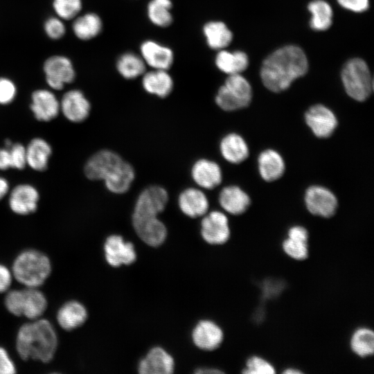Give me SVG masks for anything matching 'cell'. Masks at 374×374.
<instances>
[{
	"mask_svg": "<svg viewBox=\"0 0 374 374\" xmlns=\"http://www.w3.org/2000/svg\"><path fill=\"white\" fill-rule=\"evenodd\" d=\"M170 0H151L147 7V14L150 21L155 26L167 27L172 21Z\"/></svg>",
	"mask_w": 374,
	"mask_h": 374,
	"instance_id": "34",
	"label": "cell"
},
{
	"mask_svg": "<svg viewBox=\"0 0 374 374\" xmlns=\"http://www.w3.org/2000/svg\"><path fill=\"white\" fill-rule=\"evenodd\" d=\"M12 143H13V141L8 138L4 140V147L6 148H10Z\"/></svg>",
	"mask_w": 374,
	"mask_h": 374,
	"instance_id": "50",
	"label": "cell"
},
{
	"mask_svg": "<svg viewBox=\"0 0 374 374\" xmlns=\"http://www.w3.org/2000/svg\"><path fill=\"white\" fill-rule=\"evenodd\" d=\"M8 148L11 157L12 169L22 170L26 168V146L20 142H13Z\"/></svg>",
	"mask_w": 374,
	"mask_h": 374,
	"instance_id": "41",
	"label": "cell"
},
{
	"mask_svg": "<svg viewBox=\"0 0 374 374\" xmlns=\"http://www.w3.org/2000/svg\"><path fill=\"white\" fill-rule=\"evenodd\" d=\"M201 235L204 241L210 244L226 243L231 235L227 216L218 211L206 213L201 222Z\"/></svg>",
	"mask_w": 374,
	"mask_h": 374,
	"instance_id": "12",
	"label": "cell"
},
{
	"mask_svg": "<svg viewBox=\"0 0 374 374\" xmlns=\"http://www.w3.org/2000/svg\"><path fill=\"white\" fill-rule=\"evenodd\" d=\"M203 33L208 46L216 50L224 49L231 43L233 37L232 33L226 25L217 21L204 24Z\"/></svg>",
	"mask_w": 374,
	"mask_h": 374,
	"instance_id": "30",
	"label": "cell"
},
{
	"mask_svg": "<svg viewBox=\"0 0 374 374\" xmlns=\"http://www.w3.org/2000/svg\"><path fill=\"white\" fill-rule=\"evenodd\" d=\"M87 318L85 307L77 301L65 303L58 310L57 321L65 330H72L82 326Z\"/></svg>",
	"mask_w": 374,
	"mask_h": 374,
	"instance_id": "26",
	"label": "cell"
},
{
	"mask_svg": "<svg viewBox=\"0 0 374 374\" xmlns=\"http://www.w3.org/2000/svg\"><path fill=\"white\" fill-rule=\"evenodd\" d=\"M242 373L246 374H274V366L267 360L259 356H252L246 362Z\"/></svg>",
	"mask_w": 374,
	"mask_h": 374,
	"instance_id": "39",
	"label": "cell"
},
{
	"mask_svg": "<svg viewBox=\"0 0 374 374\" xmlns=\"http://www.w3.org/2000/svg\"><path fill=\"white\" fill-rule=\"evenodd\" d=\"M220 152L228 162L240 163L249 155V148L244 139L235 133H231L221 140Z\"/></svg>",
	"mask_w": 374,
	"mask_h": 374,
	"instance_id": "28",
	"label": "cell"
},
{
	"mask_svg": "<svg viewBox=\"0 0 374 374\" xmlns=\"http://www.w3.org/2000/svg\"><path fill=\"white\" fill-rule=\"evenodd\" d=\"M173 80L166 70L152 69L143 75L142 85L148 93L160 98L167 97L172 91Z\"/></svg>",
	"mask_w": 374,
	"mask_h": 374,
	"instance_id": "25",
	"label": "cell"
},
{
	"mask_svg": "<svg viewBox=\"0 0 374 374\" xmlns=\"http://www.w3.org/2000/svg\"><path fill=\"white\" fill-rule=\"evenodd\" d=\"M178 205L184 214L195 218L204 216L207 213L209 203L202 190L196 188H188L180 193Z\"/></svg>",
	"mask_w": 374,
	"mask_h": 374,
	"instance_id": "21",
	"label": "cell"
},
{
	"mask_svg": "<svg viewBox=\"0 0 374 374\" xmlns=\"http://www.w3.org/2000/svg\"><path fill=\"white\" fill-rule=\"evenodd\" d=\"M45 35L51 40H59L64 37L66 27L64 21L56 15L47 17L43 24Z\"/></svg>",
	"mask_w": 374,
	"mask_h": 374,
	"instance_id": "38",
	"label": "cell"
},
{
	"mask_svg": "<svg viewBox=\"0 0 374 374\" xmlns=\"http://www.w3.org/2000/svg\"><path fill=\"white\" fill-rule=\"evenodd\" d=\"M215 62L217 67L228 75L240 74L247 69L249 63L244 52H230L224 49L217 53Z\"/></svg>",
	"mask_w": 374,
	"mask_h": 374,
	"instance_id": "29",
	"label": "cell"
},
{
	"mask_svg": "<svg viewBox=\"0 0 374 374\" xmlns=\"http://www.w3.org/2000/svg\"><path fill=\"white\" fill-rule=\"evenodd\" d=\"M91 105L84 93L78 89L65 91L60 98V114L71 123H81L90 115Z\"/></svg>",
	"mask_w": 374,
	"mask_h": 374,
	"instance_id": "11",
	"label": "cell"
},
{
	"mask_svg": "<svg viewBox=\"0 0 374 374\" xmlns=\"http://www.w3.org/2000/svg\"><path fill=\"white\" fill-rule=\"evenodd\" d=\"M51 271L49 258L43 253L29 249L15 258L12 274L15 279L27 287H37L47 279Z\"/></svg>",
	"mask_w": 374,
	"mask_h": 374,
	"instance_id": "4",
	"label": "cell"
},
{
	"mask_svg": "<svg viewBox=\"0 0 374 374\" xmlns=\"http://www.w3.org/2000/svg\"><path fill=\"white\" fill-rule=\"evenodd\" d=\"M7 197L10 210L16 215L26 216L37 211L40 193L35 185L24 182L10 188Z\"/></svg>",
	"mask_w": 374,
	"mask_h": 374,
	"instance_id": "9",
	"label": "cell"
},
{
	"mask_svg": "<svg viewBox=\"0 0 374 374\" xmlns=\"http://www.w3.org/2000/svg\"><path fill=\"white\" fill-rule=\"evenodd\" d=\"M168 201L167 190L159 186H150L137 197L132 214V225L138 236L152 247L161 245L167 236L165 224L158 215Z\"/></svg>",
	"mask_w": 374,
	"mask_h": 374,
	"instance_id": "1",
	"label": "cell"
},
{
	"mask_svg": "<svg viewBox=\"0 0 374 374\" xmlns=\"http://www.w3.org/2000/svg\"><path fill=\"white\" fill-rule=\"evenodd\" d=\"M42 70L48 87L53 91H61L74 82L76 72L71 60L64 55L55 54L44 62Z\"/></svg>",
	"mask_w": 374,
	"mask_h": 374,
	"instance_id": "8",
	"label": "cell"
},
{
	"mask_svg": "<svg viewBox=\"0 0 374 374\" xmlns=\"http://www.w3.org/2000/svg\"><path fill=\"white\" fill-rule=\"evenodd\" d=\"M352 351L358 357H367L374 352V332L366 327L356 329L350 339Z\"/></svg>",
	"mask_w": 374,
	"mask_h": 374,
	"instance_id": "32",
	"label": "cell"
},
{
	"mask_svg": "<svg viewBox=\"0 0 374 374\" xmlns=\"http://www.w3.org/2000/svg\"><path fill=\"white\" fill-rule=\"evenodd\" d=\"M192 339L195 345L204 350L217 348L224 339L222 328L210 320L200 321L194 328Z\"/></svg>",
	"mask_w": 374,
	"mask_h": 374,
	"instance_id": "19",
	"label": "cell"
},
{
	"mask_svg": "<svg viewBox=\"0 0 374 374\" xmlns=\"http://www.w3.org/2000/svg\"><path fill=\"white\" fill-rule=\"evenodd\" d=\"M104 251L107 262L112 267L130 265L136 258L133 244L125 242L119 235H112L106 239Z\"/></svg>",
	"mask_w": 374,
	"mask_h": 374,
	"instance_id": "15",
	"label": "cell"
},
{
	"mask_svg": "<svg viewBox=\"0 0 374 374\" xmlns=\"http://www.w3.org/2000/svg\"><path fill=\"white\" fill-rule=\"evenodd\" d=\"M283 373L286 374H298L301 373L302 371L295 368H289L285 369Z\"/></svg>",
	"mask_w": 374,
	"mask_h": 374,
	"instance_id": "49",
	"label": "cell"
},
{
	"mask_svg": "<svg viewBox=\"0 0 374 374\" xmlns=\"http://www.w3.org/2000/svg\"><path fill=\"white\" fill-rule=\"evenodd\" d=\"M308 210L314 215L330 217L337 208L336 196L328 188L321 186L309 187L305 194Z\"/></svg>",
	"mask_w": 374,
	"mask_h": 374,
	"instance_id": "13",
	"label": "cell"
},
{
	"mask_svg": "<svg viewBox=\"0 0 374 374\" xmlns=\"http://www.w3.org/2000/svg\"><path fill=\"white\" fill-rule=\"evenodd\" d=\"M252 89L249 82L240 74L229 75L215 96V103L222 109L231 112L249 105Z\"/></svg>",
	"mask_w": 374,
	"mask_h": 374,
	"instance_id": "6",
	"label": "cell"
},
{
	"mask_svg": "<svg viewBox=\"0 0 374 374\" xmlns=\"http://www.w3.org/2000/svg\"><path fill=\"white\" fill-rule=\"evenodd\" d=\"M344 8L354 12H363L368 8V0H337Z\"/></svg>",
	"mask_w": 374,
	"mask_h": 374,
	"instance_id": "44",
	"label": "cell"
},
{
	"mask_svg": "<svg viewBox=\"0 0 374 374\" xmlns=\"http://www.w3.org/2000/svg\"><path fill=\"white\" fill-rule=\"evenodd\" d=\"M29 109L36 121L49 123L60 115V98L49 88L35 89L30 94Z\"/></svg>",
	"mask_w": 374,
	"mask_h": 374,
	"instance_id": "10",
	"label": "cell"
},
{
	"mask_svg": "<svg viewBox=\"0 0 374 374\" xmlns=\"http://www.w3.org/2000/svg\"><path fill=\"white\" fill-rule=\"evenodd\" d=\"M22 291V315L31 320L39 319L47 308L44 294L36 287H27Z\"/></svg>",
	"mask_w": 374,
	"mask_h": 374,
	"instance_id": "31",
	"label": "cell"
},
{
	"mask_svg": "<svg viewBox=\"0 0 374 374\" xmlns=\"http://www.w3.org/2000/svg\"><path fill=\"white\" fill-rule=\"evenodd\" d=\"M125 160L116 152L103 149L93 154L85 162L83 171L91 181H106L114 177Z\"/></svg>",
	"mask_w": 374,
	"mask_h": 374,
	"instance_id": "7",
	"label": "cell"
},
{
	"mask_svg": "<svg viewBox=\"0 0 374 374\" xmlns=\"http://www.w3.org/2000/svg\"><path fill=\"white\" fill-rule=\"evenodd\" d=\"M193 181L204 189H213L220 184L222 174L220 167L213 161L201 159L197 160L191 169Z\"/></svg>",
	"mask_w": 374,
	"mask_h": 374,
	"instance_id": "20",
	"label": "cell"
},
{
	"mask_svg": "<svg viewBox=\"0 0 374 374\" xmlns=\"http://www.w3.org/2000/svg\"><path fill=\"white\" fill-rule=\"evenodd\" d=\"M12 282V274L3 265L0 264V293L8 290Z\"/></svg>",
	"mask_w": 374,
	"mask_h": 374,
	"instance_id": "45",
	"label": "cell"
},
{
	"mask_svg": "<svg viewBox=\"0 0 374 374\" xmlns=\"http://www.w3.org/2000/svg\"><path fill=\"white\" fill-rule=\"evenodd\" d=\"M23 291L14 290L10 291L5 298L6 309L15 316H22Z\"/></svg>",
	"mask_w": 374,
	"mask_h": 374,
	"instance_id": "42",
	"label": "cell"
},
{
	"mask_svg": "<svg viewBox=\"0 0 374 374\" xmlns=\"http://www.w3.org/2000/svg\"><path fill=\"white\" fill-rule=\"evenodd\" d=\"M140 51L145 64L152 69L168 71L173 64V51L154 40L143 42L140 46Z\"/></svg>",
	"mask_w": 374,
	"mask_h": 374,
	"instance_id": "17",
	"label": "cell"
},
{
	"mask_svg": "<svg viewBox=\"0 0 374 374\" xmlns=\"http://www.w3.org/2000/svg\"><path fill=\"white\" fill-rule=\"evenodd\" d=\"M145 66L141 56L130 52L121 55L116 62V69L120 75L128 80L143 75Z\"/></svg>",
	"mask_w": 374,
	"mask_h": 374,
	"instance_id": "33",
	"label": "cell"
},
{
	"mask_svg": "<svg viewBox=\"0 0 374 374\" xmlns=\"http://www.w3.org/2000/svg\"><path fill=\"white\" fill-rule=\"evenodd\" d=\"M55 15L62 20L72 21L82 9V0H52Z\"/></svg>",
	"mask_w": 374,
	"mask_h": 374,
	"instance_id": "37",
	"label": "cell"
},
{
	"mask_svg": "<svg viewBox=\"0 0 374 374\" xmlns=\"http://www.w3.org/2000/svg\"><path fill=\"white\" fill-rule=\"evenodd\" d=\"M134 177V168L124 161L118 173L112 179L104 181V183L109 191L115 194H123L130 189Z\"/></svg>",
	"mask_w": 374,
	"mask_h": 374,
	"instance_id": "35",
	"label": "cell"
},
{
	"mask_svg": "<svg viewBox=\"0 0 374 374\" xmlns=\"http://www.w3.org/2000/svg\"><path fill=\"white\" fill-rule=\"evenodd\" d=\"M10 189V184L8 179L0 175V201L7 197Z\"/></svg>",
	"mask_w": 374,
	"mask_h": 374,
	"instance_id": "47",
	"label": "cell"
},
{
	"mask_svg": "<svg viewBox=\"0 0 374 374\" xmlns=\"http://www.w3.org/2000/svg\"><path fill=\"white\" fill-rule=\"evenodd\" d=\"M71 30L78 39L91 40L97 37L103 30V21L95 12L79 14L72 20Z\"/></svg>",
	"mask_w": 374,
	"mask_h": 374,
	"instance_id": "23",
	"label": "cell"
},
{
	"mask_svg": "<svg viewBox=\"0 0 374 374\" xmlns=\"http://www.w3.org/2000/svg\"><path fill=\"white\" fill-rule=\"evenodd\" d=\"M57 347L55 328L46 319H37L24 323L19 329L16 348L24 360H39L49 362Z\"/></svg>",
	"mask_w": 374,
	"mask_h": 374,
	"instance_id": "3",
	"label": "cell"
},
{
	"mask_svg": "<svg viewBox=\"0 0 374 374\" xmlns=\"http://www.w3.org/2000/svg\"><path fill=\"white\" fill-rule=\"evenodd\" d=\"M341 78L346 93L355 100H365L373 91V84L369 69L359 58L352 59L346 63Z\"/></svg>",
	"mask_w": 374,
	"mask_h": 374,
	"instance_id": "5",
	"label": "cell"
},
{
	"mask_svg": "<svg viewBox=\"0 0 374 374\" xmlns=\"http://www.w3.org/2000/svg\"><path fill=\"white\" fill-rule=\"evenodd\" d=\"M219 202L225 211L237 215L247 211L251 201L249 195L240 187L229 186L221 190Z\"/></svg>",
	"mask_w": 374,
	"mask_h": 374,
	"instance_id": "24",
	"label": "cell"
},
{
	"mask_svg": "<svg viewBox=\"0 0 374 374\" xmlns=\"http://www.w3.org/2000/svg\"><path fill=\"white\" fill-rule=\"evenodd\" d=\"M25 146L26 167L37 172L46 171L53 154L51 143L41 136H35Z\"/></svg>",
	"mask_w": 374,
	"mask_h": 374,
	"instance_id": "16",
	"label": "cell"
},
{
	"mask_svg": "<svg viewBox=\"0 0 374 374\" xmlns=\"http://www.w3.org/2000/svg\"><path fill=\"white\" fill-rule=\"evenodd\" d=\"M16 368L7 351L0 347V374H12Z\"/></svg>",
	"mask_w": 374,
	"mask_h": 374,
	"instance_id": "43",
	"label": "cell"
},
{
	"mask_svg": "<svg viewBox=\"0 0 374 374\" xmlns=\"http://www.w3.org/2000/svg\"><path fill=\"white\" fill-rule=\"evenodd\" d=\"M308 64L304 52L298 46H286L274 51L263 62L260 76L270 91L287 89L296 78L303 76Z\"/></svg>",
	"mask_w": 374,
	"mask_h": 374,
	"instance_id": "2",
	"label": "cell"
},
{
	"mask_svg": "<svg viewBox=\"0 0 374 374\" xmlns=\"http://www.w3.org/2000/svg\"><path fill=\"white\" fill-rule=\"evenodd\" d=\"M17 92V84L11 78L0 76V105L6 106L12 103Z\"/></svg>",
	"mask_w": 374,
	"mask_h": 374,
	"instance_id": "40",
	"label": "cell"
},
{
	"mask_svg": "<svg viewBox=\"0 0 374 374\" xmlns=\"http://www.w3.org/2000/svg\"><path fill=\"white\" fill-rule=\"evenodd\" d=\"M308 232L302 226H292L287 237L282 243V249L287 256L296 260H303L308 256Z\"/></svg>",
	"mask_w": 374,
	"mask_h": 374,
	"instance_id": "22",
	"label": "cell"
},
{
	"mask_svg": "<svg viewBox=\"0 0 374 374\" xmlns=\"http://www.w3.org/2000/svg\"><path fill=\"white\" fill-rule=\"evenodd\" d=\"M174 368L172 357L161 347L152 348L138 366L141 374H170Z\"/></svg>",
	"mask_w": 374,
	"mask_h": 374,
	"instance_id": "18",
	"label": "cell"
},
{
	"mask_svg": "<svg viewBox=\"0 0 374 374\" xmlns=\"http://www.w3.org/2000/svg\"><path fill=\"white\" fill-rule=\"evenodd\" d=\"M308 9L312 15L310 26L314 30H325L330 26L332 12L328 3L315 0L309 4Z\"/></svg>",
	"mask_w": 374,
	"mask_h": 374,
	"instance_id": "36",
	"label": "cell"
},
{
	"mask_svg": "<svg viewBox=\"0 0 374 374\" xmlns=\"http://www.w3.org/2000/svg\"><path fill=\"white\" fill-rule=\"evenodd\" d=\"M196 373L203 374V373H222L218 369L213 368H201L196 371Z\"/></svg>",
	"mask_w": 374,
	"mask_h": 374,
	"instance_id": "48",
	"label": "cell"
},
{
	"mask_svg": "<svg viewBox=\"0 0 374 374\" xmlns=\"http://www.w3.org/2000/svg\"><path fill=\"white\" fill-rule=\"evenodd\" d=\"M258 162L260 175L266 181H275L284 173L285 166L283 159L274 150L268 149L262 152Z\"/></svg>",
	"mask_w": 374,
	"mask_h": 374,
	"instance_id": "27",
	"label": "cell"
},
{
	"mask_svg": "<svg viewBox=\"0 0 374 374\" xmlns=\"http://www.w3.org/2000/svg\"><path fill=\"white\" fill-rule=\"evenodd\" d=\"M305 120L314 134L319 138L330 136L337 126L335 114L322 105L311 107L305 114Z\"/></svg>",
	"mask_w": 374,
	"mask_h": 374,
	"instance_id": "14",
	"label": "cell"
},
{
	"mask_svg": "<svg viewBox=\"0 0 374 374\" xmlns=\"http://www.w3.org/2000/svg\"><path fill=\"white\" fill-rule=\"evenodd\" d=\"M12 169V161L8 148H0V171Z\"/></svg>",
	"mask_w": 374,
	"mask_h": 374,
	"instance_id": "46",
	"label": "cell"
}]
</instances>
